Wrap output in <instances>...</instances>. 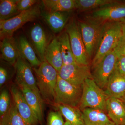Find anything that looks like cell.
<instances>
[{"label":"cell","instance_id":"23","mask_svg":"<svg viewBox=\"0 0 125 125\" xmlns=\"http://www.w3.org/2000/svg\"><path fill=\"white\" fill-rule=\"evenodd\" d=\"M57 38L60 44L64 65L76 63L72 50L69 37L66 31L62 32Z\"/></svg>","mask_w":125,"mask_h":125},{"label":"cell","instance_id":"28","mask_svg":"<svg viewBox=\"0 0 125 125\" xmlns=\"http://www.w3.org/2000/svg\"><path fill=\"white\" fill-rule=\"evenodd\" d=\"M10 99L9 92L6 89L1 92L0 95V115L5 114L10 106Z\"/></svg>","mask_w":125,"mask_h":125},{"label":"cell","instance_id":"34","mask_svg":"<svg viewBox=\"0 0 125 125\" xmlns=\"http://www.w3.org/2000/svg\"><path fill=\"white\" fill-rule=\"evenodd\" d=\"M122 26V30L123 32L125 34V19L121 21Z\"/></svg>","mask_w":125,"mask_h":125},{"label":"cell","instance_id":"9","mask_svg":"<svg viewBox=\"0 0 125 125\" xmlns=\"http://www.w3.org/2000/svg\"><path fill=\"white\" fill-rule=\"evenodd\" d=\"M118 57L113 50L93 69V79L102 89H106L109 76L115 68Z\"/></svg>","mask_w":125,"mask_h":125},{"label":"cell","instance_id":"33","mask_svg":"<svg viewBox=\"0 0 125 125\" xmlns=\"http://www.w3.org/2000/svg\"><path fill=\"white\" fill-rule=\"evenodd\" d=\"M8 77V72L4 67L0 66V87L1 88L2 85L6 82Z\"/></svg>","mask_w":125,"mask_h":125},{"label":"cell","instance_id":"36","mask_svg":"<svg viewBox=\"0 0 125 125\" xmlns=\"http://www.w3.org/2000/svg\"><path fill=\"white\" fill-rule=\"evenodd\" d=\"M117 125V124H115V123H114V122H113L112 121L111 122L108 124L107 125Z\"/></svg>","mask_w":125,"mask_h":125},{"label":"cell","instance_id":"19","mask_svg":"<svg viewBox=\"0 0 125 125\" xmlns=\"http://www.w3.org/2000/svg\"><path fill=\"white\" fill-rule=\"evenodd\" d=\"M17 42L19 52L22 57L35 68L40 66L42 61L37 56L35 50L27 38L24 36H21Z\"/></svg>","mask_w":125,"mask_h":125},{"label":"cell","instance_id":"5","mask_svg":"<svg viewBox=\"0 0 125 125\" xmlns=\"http://www.w3.org/2000/svg\"><path fill=\"white\" fill-rule=\"evenodd\" d=\"M40 14V7L36 5L29 10L21 12L11 19L0 21L1 39L12 37L15 31L26 23L35 20Z\"/></svg>","mask_w":125,"mask_h":125},{"label":"cell","instance_id":"31","mask_svg":"<svg viewBox=\"0 0 125 125\" xmlns=\"http://www.w3.org/2000/svg\"><path fill=\"white\" fill-rule=\"evenodd\" d=\"M118 56H125V34L123 33L116 46L114 49Z\"/></svg>","mask_w":125,"mask_h":125},{"label":"cell","instance_id":"10","mask_svg":"<svg viewBox=\"0 0 125 125\" xmlns=\"http://www.w3.org/2000/svg\"><path fill=\"white\" fill-rule=\"evenodd\" d=\"M14 65L16 73V81L18 85H25L40 95L36 79L34 75L31 66L22 57L20 54Z\"/></svg>","mask_w":125,"mask_h":125},{"label":"cell","instance_id":"24","mask_svg":"<svg viewBox=\"0 0 125 125\" xmlns=\"http://www.w3.org/2000/svg\"><path fill=\"white\" fill-rule=\"evenodd\" d=\"M44 7L49 11L69 12L75 9V0H43Z\"/></svg>","mask_w":125,"mask_h":125},{"label":"cell","instance_id":"35","mask_svg":"<svg viewBox=\"0 0 125 125\" xmlns=\"http://www.w3.org/2000/svg\"><path fill=\"white\" fill-rule=\"evenodd\" d=\"M121 99L122 101L123 102V103L125 105V94Z\"/></svg>","mask_w":125,"mask_h":125},{"label":"cell","instance_id":"20","mask_svg":"<svg viewBox=\"0 0 125 125\" xmlns=\"http://www.w3.org/2000/svg\"><path fill=\"white\" fill-rule=\"evenodd\" d=\"M82 112L85 125H106L112 121L106 113L101 109L87 108Z\"/></svg>","mask_w":125,"mask_h":125},{"label":"cell","instance_id":"21","mask_svg":"<svg viewBox=\"0 0 125 125\" xmlns=\"http://www.w3.org/2000/svg\"><path fill=\"white\" fill-rule=\"evenodd\" d=\"M46 61L58 72L64 65L60 44L57 38L52 40L48 45L45 55Z\"/></svg>","mask_w":125,"mask_h":125},{"label":"cell","instance_id":"15","mask_svg":"<svg viewBox=\"0 0 125 125\" xmlns=\"http://www.w3.org/2000/svg\"><path fill=\"white\" fill-rule=\"evenodd\" d=\"M106 113L113 122L125 125V105L120 99L108 97L106 102Z\"/></svg>","mask_w":125,"mask_h":125},{"label":"cell","instance_id":"16","mask_svg":"<svg viewBox=\"0 0 125 125\" xmlns=\"http://www.w3.org/2000/svg\"><path fill=\"white\" fill-rule=\"evenodd\" d=\"M18 86L39 121H42L43 118V101L41 96L25 85L20 84Z\"/></svg>","mask_w":125,"mask_h":125},{"label":"cell","instance_id":"12","mask_svg":"<svg viewBox=\"0 0 125 125\" xmlns=\"http://www.w3.org/2000/svg\"><path fill=\"white\" fill-rule=\"evenodd\" d=\"M92 19L99 21H121L125 19V3L118 1L101 7L93 12Z\"/></svg>","mask_w":125,"mask_h":125},{"label":"cell","instance_id":"13","mask_svg":"<svg viewBox=\"0 0 125 125\" xmlns=\"http://www.w3.org/2000/svg\"><path fill=\"white\" fill-rule=\"evenodd\" d=\"M30 37L34 49L42 62L45 61L48 45L46 36L42 27L39 24H34L30 31Z\"/></svg>","mask_w":125,"mask_h":125},{"label":"cell","instance_id":"29","mask_svg":"<svg viewBox=\"0 0 125 125\" xmlns=\"http://www.w3.org/2000/svg\"><path fill=\"white\" fill-rule=\"evenodd\" d=\"M65 122L62 115L58 111H51L47 117V125H64Z\"/></svg>","mask_w":125,"mask_h":125},{"label":"cell","instance_id":"3","mask_svg":"<svg viewBox=\"0 0 125 125\" xmlns=\"http://www.w3.org/2000/svg\"><path fill=\"white\" fill-rule=\"evenodd\" d=\"M108 98L105 91L99 87L93 79H87L83 84L79 108L81 111L85 108H91L101 109L106 113Z\"/></svg>","mask_w":125,"mask_h":125},{"label":"cell","instance_id":"26","mask_svg":"<svg viewBox=\"0 0 125 125\" xmlns=\"http://www.w3.org/2000/svg\"><path fill=\"white\" fill-rule=\"evenodd\" d=\"M19 0H0V21L9 19L20 13L17 7Z\"/></svg>","mask_w":125,"mask_h":125},{"label":"cell","instance_id":"6","mask_svg":"<svg viewBox=\"0 0 125 125\" xmlns=\"http://www.w3.org/2000/svg\"><path fill=\"white\" fill-rule=\"evenodd\" d=\"M83 86L73 85L58 76L55 91V104L79 108Z\"/></svg>","mask_w":125,"mask_h":125},{"label":"cell","instance_id":"4","mask_svg":"<svg viewBox=\"0 0 125 125\" xmlns=\"http://www.w3.org/2000/svg\"><path fill=\"white\" fill-rule=\"evenodd\" d=\"M78 23L87 54L89 57L91 58L95 50L97 49L104 24L93 19Z\"/></svg>","mask_w":125,"mask_h":125},{"label":"cell","instance_id":"14","mask_svg":"<svg viewBox=\"0 0 125 125\" xmlns=\"http://www.w3.org/2000/svg\"><path fill=\"white\" fill-rule=\"evenodd\" d=\"M105 92L108 97L121 99L125 94V76L115 68L109 76Z\"/></svg>","mask_w":125,"mask_h":125},{"label":"cell","instance_id":"1","mask_svg":"<svg viewBox=\"0 0 125 125\" xmlns=\"http://www.w3.org/2000/svg\"><path fill=\"white\" fill-rule=\"evenodd\" d=\"M37 85L43 100L49 104H55V91L58 72L47 61L34 68Z\"/></svg>","mask_w":125,"mask_h":125},{"label":"cell","instance_id":"30","mask_svg":"<svg viewBox=\"0 0 125 125\" xmlns=\"http://www.w3.org/2000/svg\"><path fill=\"white\" fill-rule=\"evenodd\" d=\"M37 2L36 0H19L17 7L19 12L25 11L34 6Z\"/></svg>","mask_w":125,"mask_h":125},{"label":"cell","instance_id":"25","mask_svg":"<svg viewBox=\"0 0 125 125\" xmlns=\"http://www.w3.org/2000/svg\"><path fill=\"white\" fill-rule=\"evenodd\" d=\"M0 125H28L19 113L13 101L7 112L1 117Z\"/></svg>","mask_w":125,"mask_h":125},{"label":"cell","instance_id":"2","mask_svg":"<svg viewBox=\"0 0 125 125\" xmlns=\"http://www.w3.org/2000/svg\"><path fill=\"white\" fill-rule=\"evenodd\" d=\"M123 33L121 21H109L104 23L101 40L92 61V69L115 49Z\"/></svg>","mask_w":125,"mask_h":125},{"label":"cell","instance_id":"8","mask_svg":"<svg viewBox=\"0 0 125 125\" xmlns=\"http://www.w3.org/2000/svg\"><path fill=\"white\" fill-rule=\"evenodd\" d=\"M58 76L75 86H83L85 81L93 79L89 65L75 64L63 65L58 72Z\"/></svg>","mask_w":125,"mask_h":125},{"label":"cell","instance_id":"32","mask_svg":"<svg viewBox=\"0 0 125 125\" xmlns=\"http://www.w3.org/2000/svg\"><path fill=\"white\" fill-rule=\"evenodd\" d=\"M115 68L120 73L125 76V56L118 57Z\"/></svg>","mask_w":125,"mask_h":125},{"label":"cell","instance_id":"18","mask_svg":"<svg viewBox=\"0 0 125 125\" xmlns=\"http://www.w3.org/2000/svg\"><path fill=\"white\" fill-rule=\"evenodd\" d=\"M43 19L54 33L61 32L66 25L69 19V12L49 11L43 13Z\"/></svg>","mask_w":125,"mask_h":125},{"label":"cell","instance_id":"22","mask_svg":"<svg viewBox=\"0 0 125 125\" xmlns=\"http://www.w3.org/2000/svg\"><path fill=\"white\" fill-rule=\"evenodd\" d=\"M55 106L66 121L72 125H85L83 120L82 111L79 108L59 104H56Z\"/></svg>","mask_w":125,"mask_h":125},{"label":"cell","instance_id":"11","mask_svg":"<svg viewBox=\"0 0 125 125\" xmlns=\"http://www.w3.org/2000/svg\"><path fill=\"white\" fill-rule=\"evenodd\" d=\"M10 92L19 113L28 125H36L39 121L27 103L19 88L12 85Z\"/></svg>","mask_w":125,"mask_h":125},{"label":"cell","instance_id":"37","mask_svg":"<svg viewBox=\"0 0 125 125\" xmlns=\"http://www.w3.org/2000/svg\"><path fill=\"white\" fill-rule=\"evenodd\" d=\"M64 125H72L71 124L70 122H67V121L65 122Z\"/></svg>","mask_w":125,"mask_h":125},{"label":"cell","instance_id":"7","mask_svg":"<svg viewBox=\"0 0 125 125\" xmlns=\"http://www.w3.org/2000/svg\"><path fill=\"white\" fill-rule=\"evenodd\" d=\"M65 31L69 37L72 50L77 64L89 65L88 56L80 29L75 20H72L66 26Z\"/></svg>","mask_w":125,"mask_h":125},{"label":"cell","instance_id":"17","mask_svg":"<svg viewBox=\"0 0 125 125\" xmlns=\"http://www.w3.org/2000/svg\"><path fill=\"white\" fill-rule=\"evenodd\" d=\"M0 47L2 59L9 64L14 65L20 54L17 41L13 37L4 38L0 41Z\"/></svg>","mask_w":125,"mask_h":125},{"label":"cell","instance_id":"27","mask_svg":"<svg viewBox=\"0 0 125 125\" xmlns=\"http://www.w3.org/2000/svg\"><path fill=\"white\" fill-rule=\"evenodd\" d=\"M118 2L114 0H75V9L80 11L103 7Z\"/></svg>","mask_w":125,"mask_h":125}]
</instances>
